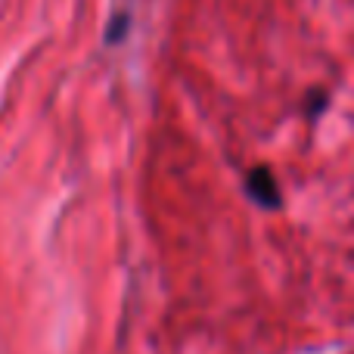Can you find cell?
<instances>
[{"label":"cell","mask_w":354,"mask_h":354,"mask_svg":"<svg viewBox=\"0 0 354 354\" xmlns=\"http://www.w3.org/2000/svg\"><path fill=\"white\" fill-rule=\"evenodd\" d=\"M249 193L258 199V205L264 208H277L280 205V189H277V180L268 168H255L249 174Z\"/></svg>","instance_id":"6da1fadb"},{"label":"cell","mask_w":354,"mask_h":354,"mask_svg":"<svg viewBox=\"0 0 354 354\" xmlns=\"http://www.w3.org/2000/svg\"><path fill=\"white\" fill-rule=\"evenodd\" d=\"M124 28H128V16H118L115 22H112V28H109V44H118V41H122Z\"/></svg>","instance_id":"7a4b0ae2"},{"label":"cell","mask_w":354,"mask_h":354,"mask_svg":"<svg viewBox=\"0 0 354 354\" xmlns=\"http://www.w3.org/2000/svg\"><path fill=\"white\" fill-rule=\"evenodd\" d=\"M324 103H326V93H311V97H308V112L317 115V112L324 109Z\"/></svg>","instance_id":"3957f363"}]
</instances>
